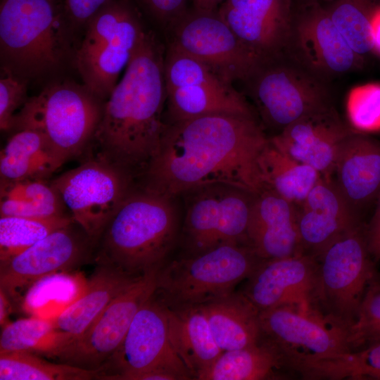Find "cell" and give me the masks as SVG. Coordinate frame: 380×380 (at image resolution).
<instances>
[{"label": "cell", "instance_id": "6da1fadb", "mask_svg": "<svg viewBox=\"0 0 380 380\" xmlns=\"http://www.w3.org/2000/svg\"><path fill=\"white\" fill-rule=\"evenodd\" d=\"M269 139L258 116L211 114L166 123L141 187L174 198L213 184L257 194L265 188L258 161Z\"/></svg>", "mask_w": 380, "mask_h": 380}, {"label": "cell", "instance_id": "7a4b0ae2", "mask_svg": "<svg viewBox=\"0 0 380 380\" xmlns=\"http://www.w3.org/2000/svg\"><path fill=\"white\" fill-rule=\"evenodd\" d=\"M164 57L160 44L146 32L105 101L92 139L99 150L97 157L134 177L146 169L166 126Z\"/></svg>", "mask_w": 380, "mask_h": 380}, {"label": "cell", "instance_id": "3957f363", "mask_svg": "<svg viewBox=\"0 0 380 380\" xmlns=\"http://www.w3.org/2000/svg\"><path fill=\"white\" fill-rule=\"evenodd\" d=\"M175 198L134 188L97 239V265L133 276L158 271L178 236Z\"/></svg>", "mask_w": 380, "mask_h": 380}, {"label": "cell", "instance_id": "277c9868", "mask_svg": "<svg viewBox=\"0 0 380 380\" xmlns=\"http://www.w3.org/2000/svg\"><path fill=\"white\" fill-rule=\"evenodd\" d=\"M69 49L55 0H1V69L29 81L58 68Z\"/></svg>", "mask_w": 380, "mask_h": 380}, {"label": "cell", "instance_id": "5b68a950", "mask_svg": "<svg viewBox=\"0 0 380 380\" xmlns=\"http://www.w3.org/2000/svg\"><path fill=\"white\" fill-rule=\"evenodd\" d=\"M262 260L246 244H226L164 265L156 296L173 310L198 307L234 292Z\"/></svg>", "mask_w": 380, "mask_h": 380}, {"label": "cell", "instance_id": "8992f818", "mask_svg": "<svg viewBox=\"0 0 380 380\" xmlns=\"http://www.w3.org/2000/svg\"><path fill=\"white\" fill-rule=\"evenodd\" d=\"M104 103L83 84L53 83L27 99L15 113L11 131H39L67 160L91 143Z\"/></svg>", "mask_w": 380, "mask_h": 380}, {"label": "cell", "instance_id": "52a82bcc", "mask_svg": "<svg viewBox=\"0 0 380 380\" xmlns=\"http://www.w3.org/2000/svg\"><path fill=\"white\" fill-rule=\"evenodd\" d=\"M146 32L127 0H113L102 8L86 24L84 36L74 53L82 84L106 101Z\"/></svg>", "mask_w": 380, "mask_h": 380}, {"label": "cell", "instance_id": "ba28073f", "mask_svg": "<svg viewBox=\"0 0 380 380\" xmlns=\"http://www.w3.org/2000/svg\"><path fill=\"white\" fill-rule=\"evenodd\" d=\"M261 124L276 132L334 106L329 83L286 53L262 61L244 82Z\"/></svg>", "mask_w": 380, "mask_h": 380}, {"label": "cell", "instance_id": "9c48e42d", "mask_svg": "<svg viewBox=\"0 0 380 380\" xmlns=\"http://www.w3.org/2000/svg\"><path fill=\"white\" fill-rule=\"evenodd\" d=\"M97 372L98 379L105 380L193 379L171 343L167 307L155 293L137 312L120 345Z\"/></svg>", "mask_w": 380, "mask_h": 380}, {"label": "cell", "instance_id": "30bf717a", "mask_svg": "<svg viewBox=\"0 0 380 380\" xmlns=\"http://www.w3.org/2000/svg\"><path fill=\"white\" fill-rule=\"evenodd\" d=\"M314 307L349 329L355 321L374 268L361 224L331 243L319 256Z\"/></svg>", "mask_w": 380, "mask_h": 380}, {"label": "cell", "instance_id": "8fae6325", "mask_svg": "<svg viewBox=\"0 0 380 380\" xmlns=\"http://www.w3.org/2000/svg\"><path fill=\"white\" fill-rule=\"evenodd\" d=\"M164 77L166 123L211 114L258 116L232 82L170 44L164 57Z\"/></svg>", "mask_w": 380, "mask_h": 380}, {"label": "cell", "instance_id": "7c38bea8", "mask_svg": "<svg viewBox=\"0 0 380 380\" xmlns=\"http://www.w3.org/2000/svg\"><path fill=\"white\" fill-rule=\"evenodd\" d=\"M182 229L186 255L226 244H246L255 194L235 186L213 184L191 190Z\"/></svg>", "mask_w": 380, "mask_h": 380}, {"label": "cell", "instance_id": "4fadbf2b", "mask_svg": "<svg viewBox=\"0 0 380 380\" xmlns=\"http://www.w3.org/2000/svg\"><path fill=\"white\" fill-rule=\"evenodd\" d=\"M134 176L99 157L88 159L50 182L72 217L97 241L107 223L134 189Z\"/></svg>", "mask_w": 380, "mask_h": 380}, {"label": "cell", "instance_id": "5bb4252c", "mask_svg": "<svg viewBox=\"0 0 380 380\" xmlns=\"http://www.w3.org/2000/svg\"><path fill=\"white\" fill-rule=\"evenodd\" d=\"M158 272L137 277L83 334L44 355L60 362L98 371L120 345L137 312L155 293Z\"/></svg>", "mask_w": 380, "mask_h": 380}, {"label": "cell", "instance_id": "9a60e30c", "mask_svg": "<svg viewBox=\"0 0 380 380\" xmlns=\"http://www.w3.org/2000/svg\"><path fill=\"white\" fill-rule=\"evenodd\" d=\"M262 336L284 356L291 372L296 365L351 351L348 330L315 309L279 306L260 312Z\"/></svg>", "mask_w": 380, "mask_h": 380}, {"label": "cell", "instance_id": "2e32d148", "mask_svg": "<svg viewBox=\"0 0 380 380\" xmlns=\"http://www.w3.org/2000/svg\"><path fill=\"white\" fill-rule=\"evenodd\" d=\"M170 28V44L232 83L245 82L262 62L241 42L217 10H189Z\"/></svg>", "mask_w": 380, "mask_h": 380}, {"label": "cell", "instance_id": "e0dca14e", "mask_svg": "<svg viewBox=\"0 0 380 380\" xmlns=\"http://www.w3.org/2000/svg\"><path fill=\"white\" fill-rule=\"evenodd\" d=\"M285 53L320 80H333L360 68L355 53L317 1L293 12Z\"/></svg>", "mask_w": 380, "mask_h": 380}, {"label": "cell", "instance_id": "ac0fdd59", "mask_svg": "<svg viewBox=\"0 0 380 380\" xmlns=\"http://www.w3.org/2000/svg\"><path fill=\"white\" fill-rule=\"evenodd\" d=\"M72 224L0 261V290L9 300H20L29 287L39 279L53 273L70 272L89 258L94 241L87 234L81 236L76 232Z\"/></svg>", "mask_w": 380, "mask_h": 380}, {"label": "cell", "instance_id": "d6986e66", "mask_svg": "<svg viewBox=\"0 0 380 380\" xmlns=\"http://www.w3.org/2000/svg\"><path fill=\"white\" fill-rule=\"evenodd\" d=\"M318 264L308 254L262 260L241 293L260 312L284 305L315 309Z\"/></svg>", "mask_w": 380, "mask_h": 380}, {"label": "cell", "instance_id": "ffe728a7", "mask_svg": "<svg viewBox=\"0 0 380 380\" xmlns=\"http://www.w3.org/2000/svg\"><path fill=\"white\" fill-rule=\"evenodd\" d=\"M217 11L260 61L285 52L293 13L292 0H225Z\"/></svg>", "mask_w": 380, "mask_h": 380}, {"label": "cell", "instance_id": "44dd1931", "mask_svg": "<svg viewBox=\"0 0 380 380\" xmlns=\"http://www.w3.org/2000/svg\"><path fill=\"white\" fill-rule=\"evenodd\" d=\"M354 130L331 106L300 118L270 139L294 159L331 177L338 147Z\"/></svg>", "mask_w": 380, "mask_h": 380}, {"label": "cell", "instance_id": "7402d4cb", "mask_svg": "<svg viewBox=\"0 0 380 380\" xmlns=\"http://www.w3.org/2000/svg\"><path fill=\"white\" fill-rule=\"evenodd\" d=\"M246 243L261 260L304 254L298 227V206L268 188L255 194Z\"/></svg>", "mask_w": 380, "mask_h": 380}, {"label": "cell", "instance_id": "603a6c76", "mask_svg": "<svg viewBox=\"0 0 380 380\" xmlns=\"http://www.w3.org/2000/svg\"><path fill=\"white\" fill-rule=\"evenodd\" d=\"M361 224L341 192L329 184L315 186L298 206L303 253L317 258L331 243Z\"/></svg>", "mask_w": 380, "mask_h": 380}, {"label": "cell", "instance_id": "cb8c5ba5", "mask_svg": "<svg viewBox=\"0 0 380 380\" xmlns=\"http://www.w3.org/2000/svg\"><path fill=\"white\" fill-rule=\"evenodd\" d=\"M334 172L337 187L360 216L380 194V141L354 130L338 147Z\"/></svg>", "mask_w": 380, "mask_h": 380}, {"label": "cell", "instance_id": "d4e9b609", "mask_svg": "<svg viewBox=\"0 0 380 380\" xmlns=\"http://www.w3.org/2000/svg\"><path fill=\"white\" fill-rule=\"evenodd\" d=\"M139 277L111 267L98 265L87 279L82 295L52 319L53 334L37 353L44 355L83 334L110 303Z\"/></svg>", "mask_w": 380, "mask_h": 380}, {"label": "cell", "instance_id": "484cf974", "mask_svg": "<svg viewBox=\"0 0 380 380\" xmlns=\"http://www.w3.org/2000/svg\"><path fill=\"white\" fill-rule=\"evenodd\" d=\"M13 132L0 153L1 182L46 180L66 161L39 131Z\"/></svg>", "mask_w": 380, "mask_h": 380}, {"label": "cell", "instance_id": "4316f807", "mask_svg": "<svg viewBox=\"0 0 380 380\" xmlns=\"http://www.w3.org/2000/svg\"><path fill=\"white\" fill-rule=\"evenodd\" d=\"M198 307L222 351L246 348L262 338L260 311L242 293L233 292Z\"/></svg>", "mask_w": 380, "mask_h": 380}, {"label": "cell", "instance_id": "83f0119b", "mask_svg": "<svg viewBox=\"0 0 380 380\" xmlns=\"http://www.w3.org/2000/svg\"><path fill=\"white\" fill-rule=\"evenodd\" d=\"M167 310L171 343L196 379L217 359L222 350L200 307L179 310L167 307Z\"/></svg>", "mask_w": 380, "mask_h": 380}, {"label": "cell", "instance_id": "f1b7e54d", "mask_svg": "<svg viewBox=\"0 0 380 380\" xmlns=\"http://www.w3.org/2000/svg\"><path fill=\"white\" fill-rule=\"evenodd\" d=\"M283 369L290 371L284 356L274 344L262 336L255 345L222 351L196 379H277L281 377L280 373Z\"/></svg>", "mask_w": 380, "mask_h": 380}, {"label": "cell", "instance_id": "f546056e", "mask_svg": "<svg viewBox=\"0 0 380 380\" xmlns=\"http://www.w3.org/2000/svg\"><path fill=\"white\" fill-rule=\"evenodd\" d=\"M259 167L265 188L300 205L322 175L312 167L298 161L272 139L259 158Z\"/></svg>", "mask_w": 380, "mask_h": 380}, {"label": "cell", "instance_id": "4dcf8cb0", "mask_svg": "<svg viewBox=\"0 0 380 380\" xmlns=\"http://www.w3.org/2000/svg\"><path fill=\"white\" fill-rule=\"evenodd\" d=\"M0 216L50 217L65 206L51 183L42 179L1 182Z\"/></svg>", "mask_w": 380, "mask_h": 380}, {"label": "cell", "instance_id": "1f68e13d", "mask_svg": "<svg viewBox=\"0 0 380 380\" xmlns=\"http://www.w3.org/2000/svg\"><path fill=\"white\" fill-rule=\"evenodd\" d=\"M87 283L80 273L51 274L29 287L21 298V308L31 316L53 319L82 295Z\"/></svg>", "mask_w": 380, "mask_h": 380}, {"label": "cell", "instance_id": "d6a6232c", "mask_svg": "<svg viewBox=\"0 0 380 380\" xmlns=\"http://www.w3.org/2000/svg\"><path fill=\"white\" fill-rule=\"evenodd\" d=\"M302 370L308 379H380V341L358 350L308 361Z\"/></svg>", "mask_w": 380, "mask_h": 380}, {"label": "cell", "instance_id": "836d02e7", "mask_svg": "<svg viewBox=\"0 0 380 380\" xmlns=\"http://www.w3.org/2000/svg\"><path fill=\"white\" fill-rule=\"evenodd\" d=\"M322 6L355 53L364 58L374 53L372 20L380 6L376 0H328Z\"/></svg>", "mask_w": 380, "mask_h": 380}, {"label": "cell", "instance_id": "e575fe53", "mask_svg": "<svg viewBox=\"0 0 380 380\" xmlns=\"http://www.w3.org/2000/svg\"><path fill=\"white\" fill-rule=\"evenodd\" d=\"M98 372L51 362L32 352L0 353V380H90Z\"/></svg>", "mask_w": 380, "mask_h": 380}, {"label": "cell", "instance_id": "d590c367", "mask_svg": "<svg viewBox=\"0 0 380 380\" xmlns=\"http://www.w3.org/2000/svg\"><path fill=\"white\" fill-rule=\"evenodd\" d=\"M65 215L50 217H0V261L25 251L52 232L74 223Z\"/></svg>", "mask_w": 380, "mask_h": 380}, {"label": "cell", "instance_id": "8d00e7d4", "mask_svg": "<svg viewBox=\"0 0 380 380\" xmlns=\"http://www.w3.org/2000/svg\"><path fill=\"white\" fill-rule=\"evenodd\" d=\"M53 332L52 319L31 316L8 322L0 336V353H37L43 348Z\"/></svg>", "mask_w": 380, "mask_h": 380}, {"label": "cell", "instance_id": "74e56055", "mask_svg": "<svg viewBox=\"0 0 380 380\" xmlns=\"http://www.w3.org/2000/svg\"><path fill=\"white\" fill-rule=\"evenodd\" d=\"M379 341L380 283L373 279L348 329V344L351 350H355Z\"/></svg>", "mask_w": 380, "mask_h": 380}, {"label": "cell", "instance_id": "f35d334b", "mask_svg": "<svg viewBox=\"0 0 380 380\" xmlns=\"http://www.w3.org/2000/svg\"><path fill=\"white\" fill-rule=\"evenodd\" d=\"M346 108L353 128L358 132L380 129V84L367 83L348 93Z\"/></svg>", "mask_w": 380, "mask_h": 380}, {"label": "cell", "instance_id": "ab89813d", "mask_svg": "<svg viewBox=\"0 0 380 380\" xmlns=\"http://www.w3.org/2000/svg\"><path fill=\"white\" fill-rule=\"evenodd\" d=\"M28 80L1 69L0 78V128L11 130L15 111L26 101Z\"/></svg>", "mask_w": 380, "mask_h": 380}, {"label": "cell", "instance_id": "60d3db41", "mask_svg": "<svg viewBox=\"0 0 380 380\" xmlns=\"http://www.w3.org/2000/svg\"><path fill=\"white\" fill-rule=\"evenodd\" d=\"M189 0H140L146 9L158 22L172 27L188 11Z\"/></svg>", "mask_w": 380, "mask_h": 380}, {"label": "cell", "instance_id": "b9f144b4", "mask_svg": "<svg viewBox=\"0 0 380 380\" xmlns=\"http://www.w3.org/2000/svg\"><path fill=\"white\" fill-rule=\"evenodd\" d=\"M113 0H66L65 13L74 25H86L102 8Z\"/></svg>", "mask_w": 380, "mask_h": 380}, {"label": "cell", "instance_id": "7bdbcfd3", "mask_svg": "<svg viewBox=\"0 0 380 380\" xmlns=\"http://www.w3.org/2000/svg\"><path fill=\"white\" fill-rule=\"evenodd\" d=\"M376 206L371 221L366 227L368 248L380 236V194L376 199Z\"/></svg>", "mask_w": 380, "mask_h": 380}, {"label": "cell", "instance_id": "ee69618b", "mask_svg": "<svg viewBox=\"0 0 380 380\" xmlns=\"http://www.w3.org/2000/svg\"><path fill=\"white\" fill-rule=\"evenodd\" d=\"M372 35L374 53L380 55V6L375 11L372 20Z\"/></svg>", "mask_w": 380, "mask_h": 380}, {"label": "cell", "instance_id": "f6af8a7d", "mask_svg": "<svg viewBox=\"0 0 380 380\" xmlns=\"http://www.w3.org/2000/svg\"><path fill=\"white\" fill-rule=\"evenodd\" d=\"M194 8L203 11H217L225 0H191Z\"/></svg>", "mask_w": 380, "mask_h": 380}, {"label": "cell", "instance_id": "bcb514c9", "mask_svg": "<svg viewBox=\"0 0 380 380\" xmlns=\"http://www.w3.org/2000/svg\"><path fill=\"white\" fill-rule=\"evenodd\" d=\"M9 307L8 298L3 291L0 290V324L1 327L8 322L7 317L9 312Z\"/></svg>", "mask_w": 380, "mask_h": 380}, {"label": "cell", "instance_id": "7dc6e473", "mask_svg": "<svg viewBox=\"0 0 380 380\" xmlns=\"http://www.w3.org/2000/svg\"><path fill=\"white\" fill-rule=\"evenodd\" d=\"M369 250L375 260L380 258V236L379 237L369 246Z\"/></svg>", "mask_w": 380, "mask_h": 380}, {"label": "cell", "instance_id": "c3c4849f", "mask_svg": "<svg viewBox=\"0 0 380 380\" xmlns=\"http://www.w3.org/2000/svg\"><path fill=\"white\" fill-rule=\"evenodd\" d=\"M307 1H308V2H310V1H315V0H307Z\"/></svg>", "mask_w": 380, "mask_h": 380}]
</instances>
